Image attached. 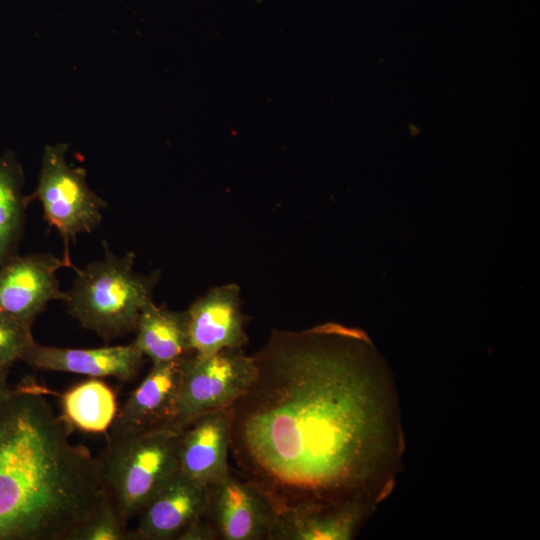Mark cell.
<instances>
[{
	"label": "cell",
	"instance_id": "cell-1",
	"mask_svg": "<svg viewBox=\"0 0 540 540\" xmlns=\"http://www.w3.org/2000/svg\"><path fill=\"white\" fill-rule=\"evenodd\" d=\"M255 377L228 408L230 455L277 515L376 509L392 491L404 438L393 377L367 335L325 324L274 330Z\"/></svg>",
	"mask_w": 540,
	"mask_h": 540
},
{
	"label": "cell",
	"instance_id": "cell-2",
	"mask_svg": "<svg viewBox=\"0 0 540 540\" xmlns=\"http://www.w3.org/2000/svg\"><path fill=\"white\" fill-rule=\"evenodd\" d=\"M70 427L38 386L0 400V540H67L105 494L99 459Z\"/></svg>",
	"mask_w": 540,
	"mask_h": 540
},
{
	"label": "cell",
	"instance_id": "cell-3",
	"mask_svg": "<svg viewBox=\"0 0 540 540\" xmlns=\"http://www.w3.org/2000/svg\"><path fill=\"white\" fill-rule=\"evenodd\" d=\"M134 264L133 252L118 256L105 246L103 259L76 270L65 301L69 315L105 340L135 331L158 277L138 273Z\"/></svg>",
	"mask_w": 540,
	"mask_h": 540
},
{
	"label": "cell",
	"instance_id": "cell-4",
	"mask_svg": "<svg viewBox=\"0 0 540 540\" xmlns=\"http://www.w3.org/2000/svg\"><path fill=\"white\" fill-rule=\"evenodd\" d=\"M180 431L160 428L107 439L99 460L105 491L125 522L139 515L178 471Z\"/></svg>",
	"mask_w": 540,
	"mask_h": 540
},
{
	"label": "cell",
	"instance_id": "cell-5",
	"mask_svg": "<svg viewBox=\"0 0 540 540\" xmlns=\"http://www.w3.org/2000/svg\"><path fill=\"white\" fill-rule=\"evenodd\" d=\"M67 150L63 143L45 147L38 184L27 196L28 202L41 203L44 219L64 240L65 256H69L71 241L100 225L102 210L107 207L88 186L85 169L67 164Z\"/></svg>",
	"mask_w": 540,
	"mask_h": 540
},
{
	"label": "cell",
	"instance_id": "cell-6",
	"mask_svg": "<svg viewBox=\"0 0 540 540\" xmlns=\"http://www.w3.org/2000/svg\"><path fill=\"white\" fill-rule=\"evenodd\" d=\"M255 371L253 357L241 348L187 355L170 428L181 431L202 414L229 408L248 389Z\"/></svg>",
	"mask_w": 540,
	"mask_h": 540
},
{
	"label": "cell",
	"instance_id": "cell-7",
	"mask_svg": "<svg viewBox=\"0 0 540 540\" xmlns=\"http://www.w3.org/2000/svg\"><path fill=\"white\" fill-rule=\"evenodd\" d=\"M72 267L68 256L36 253L12 255L0 264V315L31 327L35 318L54 300L66 301L57 271Z\"/></svg>",
	"mask_w": 540,
	"mask_h": 540
},
{
	"label": "cell",
	"instance_id": "cell-8",
	"mask_svg": "<svg viewBox=\"0 0 540 540\" xmlns=\"http://www.w3.org/2000/svg\"><path fill=\"white\" fill-rule=\"evenodd\" d=\"M204 516L217 539L269 540L277 513L253 485L231 473L206 487Z\"/></svg>",
	"mask_w": 540,
	"mask_h": 540
},
{
	"label": "cell",
	"instance_id": "cell-9",
	"mask_svg": "<svg viewBox=\"0 0 540 540\" xmlns=\"http://www.w3.org/2000/svg\"><path fill=\"white\" fill-rule=\"evenodd\" d=\"M185 358L153 363L146 377L118 409L108 430V440L171 427L176 414Z\"/></svg>",
	"mask_w": 540,
	"mask_h": 540
},
{
	"label": "cell",
	"instance_id": "cell-10",
	"mask_svg": "<svg viewBox=\"0 0 540 540\" xmlns=\"http://www.w3.org/2000/svg\"><path fill=\"white\" fill-rule=\"evenodd\" d=\"M190 348L198 355L241 348L247 343L240 288L235 284L215 287L186 310Z\"/></svg>",
	"mask_w": 540,
	"mask_h": 540
},
{
	"label": "cell",
	"instance_id": "cell-11",
	"mask_svg": "<svg viewBox=\"0 0 540 540\" xmlns=\"http://www.w3.org/2000/svg\"><path fill=\"white\" fill-rule=\"evenodd\" d=\"M229 454L228 408L202 414L180 431L178 471L202 487L230 474Z\"/></svg>",
	"mask_w": 540,
	"mask_h": 540
},
{
	"label": "cell",
	"instance_id": "cell-12",
	"mask_svg": "<svg viewBox=\"0 0 540 540\" xmlns=\"http://www.w3.org/2000/svg\"><path fill=\"white\" fill-rule=\"evenodd\" d=\"M22 361L35 369L69 372L91 378L113 377L131 382L138 375L144 355L132 343L99 348H61L34 343Z\"/></svg>",
	"mask_w": 540,
	"mask_h": 540
},
{
	"label": "cell",
	"instance_id": "cell-13",
	"mask_svg": "<svg viewBox=\"0 0 540 540\" xmlns=\"http://www.w3.org/2000/svg\"><path fill=\"white\" fill-rule=\"evenodd\" d=\"M206 488L191 481L179 471L158 491L142 512L133 540H170L206 507Z\"/></svg>",
	"mask_w": 540,
	"mask_h": 540
},
{
	"label": "cell",
	"instance_id": "cell-14",
	"mask_svg": "<svg viewBox=\"0 0 540 540\" xmlns=\"http://www.w3.org/2000/svg\"><path fill=\"white\" fill-rule=\"evenodd\" d=\"M374 510L365 505H348L279 514L269 540L353 539Z\"/></svg>",
	"mask_w": 540,
	"mask_h": 540
},
{
	"label": "cell",
	"instance_id": "cell-15",
	"mask_svg": "<svg viewBox=\"0 0 540 540\" xmlns=\"http://www.w3.org/2000/svg\"><path fill=\"white\" fill-rule=\"evenodd\" d=\"M133 344L152 363L170 362L191 353L185 311L157 306L153 300L141 309Z\"/></svg>",
	"mask_w": 540,
	"mask_h": 540
},
{
	"label": "cell",
	"instance_id": "cell-16",
	"mask_svg": "<svg viewBox=\"0 0 540 540\" xmlns=\"http://www.w3.org/2000/svg\"><path fill=\"white\" fill-rule=\"evenodd\" d=\"M60 397L62 418L87 433L108 432L118 411L115 392L99 378L90 377Z\"/></svg>",
	"mask_w": 540,
	"mask_h": 540
},
{
	"label": "cell",
	"instance_id": "cell-17",
	"mask_svg": "<svg viewBox=\"0 0 540 540\" xmlns=\"http://www.w3.org/2000/svg\"><path fill=\"white\" fill-rule=\"evenodd\" d=\"M23 171L12 153L0 156V264L14 255L23 231L27 196Z\"/></svg>",
	"mask_w": 540,
	"mask_h": 540
},
{
	"label": "cell",
	"instance_id": "cell-18",
	"mask_svg": "<svg viewBox=\"0 0 540 540\" xmlns=\"http://www.w3.org/2000/svg\"><path fill=\"white\" fill-rule=\"evenodd\" d=\"M105 492L93 511L77 525L67 540H133L132 531Z\"/></svg>",
	"mask_w": 540,
	"mask_h": 540
},
{
	"label": "cell",
	"instance_id": "cell-19",
	"mask_svg": "<svg viewBox=\"0 0 540 540\" xmlns=\"http://www.w3.org/2000/svg\"><path fill=\"white\" fill-rule=\"evenodd\" d=\"M34 341L31 327L0 315V366L10 368L22 361Z\"/></svg>",
	"mask_w": 540,
	"mask_h": 540
},
{
	"label": "cell",
	"instance_id": "cell-20",
	"mask_svg": "<svg viewBox=\"0 0 540 540\" xmlns=\"http://www.w3.org/2000/svg\"><path fill=\"white\" fill-rule=\"evenodd\" d=\"M177 540H215L217 534L204 514L190 522L176 537Z\"/></svg>",
	"mask_w": 540,
	"mask_h": 540
},
{
	"label": "cell",
	"instance_id": "cell-21",
	"mask_svg": "<svg viewBox=\"0 0 540 540\" xmlns=\"http://www.w3.org/2000/svg\"><path fill=\"white\" fill-rule=\"evenodd\" d=\"M9 369L8 367L0 366V400L6 397L12 390L7 384Z\"/></svg>",
	"mask_w": 540,
	"mask_h": 540
}]
</instances>
